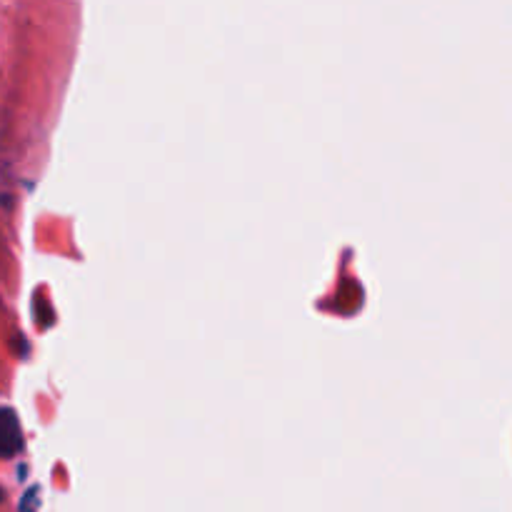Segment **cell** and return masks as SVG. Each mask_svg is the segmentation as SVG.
I'll list each match as a JSON object with an SVG mask.
<instances>
[{
  "instance_id": "cell-1",
  "label": "cell",
  "mask_w": 512,
  "mask_h": 512,
  "mask_svg": "<svg viewBox=\"0 0 512 512\" xmlns=\"http://www.w3.org/2000/svg\"><path fill=\"white\" fill-rule=\"evenodd\" d=\"M3 455L5 458H13L15 453H18L20 450V428H18V423H15V418H13V413H10V410H5V425H3Z\"/></svg>"
}]
</instances>
